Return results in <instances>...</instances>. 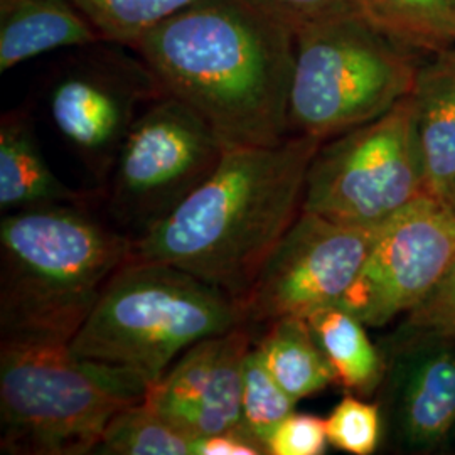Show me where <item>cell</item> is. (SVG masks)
Returning a JSON list of instances; mask_svg holds the SVG:
<instances>
[{
	"label": "cell",
	"instance_id": "obj_1",
	"mask_svg": "<svg viewBox=\"0 0 455 455\" xmlns=\"http://www.w3.org/2000/svg\"><path fill=\"white\" fill-rule=\"evenodd\" d=\"M131 48L227 150L291 135L295 31L250 0H196Z\"/></svg>",
	"mask_w": 455,
	"mask_h": 455
},
{
	"label": "cell",
	"instance_id": "obj_2",
	"mask_svg": "<svg viewBox=\"0 0 455 455\" xmlns=\"http://www.w3.org/2000/svg\"><path fill=\"white\" fill-rule=\"evenodd\" d=\"M323 142L228 148L212 176L161 223L132 238L131 259L164 261L243 302L302 212L310 161Z\"/></svg>",
	"mask_w": 455,
	"mask_h": 455
},
{
	"label": "cell",
	"instance_id": "obj_3",
	"mask_svg": "<svg viewBox=\"0 0 455 455\" xmlns=\"http://www.w3.org/2000/svg\"><path fill=\"white\" fill-rule=\"evenodd\" d=\"M131 255V236L98 220L88 204L4 214L2 339L69 344Z\"/></svg>",
	"mask_w": 455,
	"mask_h": 455
},
{
	"label": "cell",
	"instance_id": "obj_4",
	"mask_svg": "<svg viewBox=\"0 0 455 455\" xmlns=\"http://www.w3.org/2000/svg\"><path fill=\"white\" fill-rule=\"evenodd\" d=\"M246 324L242 302L164 261H125L105 285L71 351L147 388L195 344Z\"/></svg>",
	"mask_w": 455,
	"mask_h": 455
},
{
	"label": "cell",
	"instance_id": "obj_5",
	"mask_svg": "<svg viewBox=\"0 0 455 455\" xmlns=\"http://www.w3.org/2000/svg\"><path fill=\"white\" fill-rule=\"evenodd\" d=\"M132 374L78 358L69 344L0 342V449L4 454H95L107 425L144 402Z\"/></svg>",
	"mask_w": 455,
	"mask_h": 455
},
{
	"label": "cell",
	"instance_id": "obj_6",
	"mask_svg": "<svg viewBox=\"0 0 455 455\" xmlns=\"http://www.w3.org/2000/svg\"><path fill=\"white\" fill-rule=\"evenodd\" d=\"M411 51L346 2L295 29L289 133L325 142L387 114L411 95Z\"/></svg>",
	"mask_w": 455,
	"mask_h": 455
},
{
	"label": "cell",
	"instance_id": "obj_7",
	"mask_svg": "<svg viewBox=\"0 0 455 455\" xmlns=\"http://www.w3.org/2000/svg\"><path fill=\"white\" fill-rule=\"evenodd\" d=\"M425 195L430 193L408 95L387 114L321 144L310 161L302 212L378 227Z\"/></svg>",
	"mask_w": 455,
	"mask_h": 455
},
{
	"label": "cell",
	"instance_id": "obj_8",
	"mask_svg": "<svg viewBox=\"0 0 455 455\" xmlns=\"http://www.w3.org/2000/svg\"><path fill=\"white\" fill-rule=\"evenodd\" d=\"M225 147L212 127L164 93L137 116L105 184L107 206L131 238L180 208L212 176Z\"/></svg>",
	"mask_w": 455,
	"mask_h": 455
},
{
	"label": "cell",
	"instance_id": "obj_9",
	"mask_svg": "<svg viewBox=\"0 0 455 455\" xmlns=\"http://www.w3.org/2000/svg\"><path fill=\"white\" fill-rule=\"evenodd\" d=\"M71 51L49 75L46 112L68 148L105 188L133 122L165 92L129 46L98 41Z\"/></svg>",
	"mask_w": 455,
	"mask_h": 455
},
{
	"label": "cell",
	"instance_id": "obj_10",
	"mask_svg": "<svg viewBox=\"0 0 455 455\" xmlns=\"http://www.w3.org/2000/svg\"><path fill=\"white\" fill-rule=\"evenodd\" d=\"M381 225H344L302 212L263 263L242 302L246 324L307 319L339 306L355 285Z\"/></svg>",
	"mask_w": 455,
	"mask_h": 455
},
{
	"label": "cell",
	"instance_id": "obj_11",
	"mask_svg": "<svg viewBox=\"0 0 455 455\" xmlns=\"http://www.w3.org/2000/svg\"><path fill=\"white\" fill-rule=\"evenodd\" d=\"M455 259V214L425 195L385 221L341 307L366 327H383L415 309Z\"/></svg>",
	"mask_w": 455,
	"mask_h": 455
},
{
	"label": "cell",
	"instance_id": "obj_12",
	"mask_svg": "<svg viewBox=\"0 0 455 455\" xmlns=\"http://www.w3.org/2000/svg\"><path fill=\"white\" fill-rule=\"evenodd\" d=\"M251 327L238 325L195 344L147 388L144 402L196 440L244 428L242 391L244 361L255 344Z\"/></svg>",
	"mask_w": 455,
	"mask_h": 455
},
{
	"label": "cell",
	"instance_id": "obj_13",
	"mask_svg": "<svg viewBox=\"0 0 455 455\" xmlns=\"http://www.w3.org/2000/svg\"><path fill=\"white\" fill-rule=\"evenodd\" d=\"M390 363V419L400 445L430 452L455 427V338L403 327Z\"/></svg>",
	"mask_w": 455,
	"mask_h": 455
},
{
	"label": "cell",
	"instance_id": "obj_14",
	"mask_svg": "<svg viewBox=\"0 0 455 455\" xmlns=\"http://www.w3.org/2000/svg\"><path fill=\"white\" fill-rule=\"evenodd\" d=\"M100 193V191H98ZM98 193L76 191L51 171L24 108L0 118V210L22 212L58 204H90Z\"/></svg>",
	"mask_w": 455,
	"mask_h": 455
},
{
	"label": "cell",
	"instance_id": "obj_15",
	"mask_svg": "<svg viewBox=\"0 0 455 455\" xmlns=\"http://www.w3.org/2000/svg\"><path fill=\"white\" fill-rule=\"evenodd\" d=\"M103 41L71 0H0V71Z\"/></svg>",
	"mask_w": 455,
	"mask_h": 455
},
{
	"label": "cell",
	"instance_id": "obj_16",
	"mask_svg": "<svg viewBox=\"0 0 455 455\" xmlns=\"http://www.w3.org/2000/svg\"><path fill=\"white\" fill-rule=\"evenodd\" d=\"M411 98L427 188L443 199L455 184V49L419 66Z\"/></svg>",
	"mask_w": 455,
	"mask_h": 455
},
{
	"label": "cell",
	"instance_id": "obj_17",
	"mask_svg": "<svg viewBox=\"0 0 455 455\" xmlns=\"http://www.w3.org/2000/svg\"><path fill=\"white\" fill-rule=\"evenodd\" d=\"M307 323L336 373V383L361 396L374 393L385 379L387 361L368 338L366 324L341 306L314 310Z\"/></svg>",
	"mask_w": 455,
	"mask_h": 455
},
{
	"label": "cell",
	"instance_id": "obj_18",
	"mask_svg": "<svg viewBox=\"0 0 455 455\" xmlns=\"http://www.w3.org/2000/svg\"><path fill=\"white\" fill-rule=\"evenodd\" d=\"M255 347L268 373L297 402L336 383V373L304 317L267 324Z\"/></svg>",
	"mask_w": 455,
	"mask_h": 455
},
{
	"label": "cell",
	"instance_id": "obj_19",
	"mask_svg": "<svg viewBox=\"0 0 455 455\" xmlns=\"http://www.w3.org/2000/svg\"><path fill=\"white\" fill-rule=\"evenodd\" d=\"M376 31L408 51L455 49V0H346Z\"/></svg>",
	"mask_w": 455,
	"mask_h": 455
},
{
	"label": "cell",
	"instance_id": "obj_20",
	"mask_svg": "<svg viewBox=\"0 0 455 455\" xmlns=\"http://www.w3.org/2000/svg\"><path fill=\"white\" fill-rule=\"evenodd\" d=\"M95 454L196 455V439L140 402L115 415Z\"/></svg>",
	"mask_w": 455,
	"mask_h": 455
},
{
	"label": "cell",
	"instance_id": "obj_21",
	"mask_svg": "<svg viewBox=\"0 0 455 455\" xmlns=\"http://www.w3.org/2000/svg\"><path fill=\"white\" fill-rule=\"evenodd\" d=\"M103 41L131 48L152 28L196 0H71Z\"/></svg>",
	"mask_w": 455,
	"mask_h": 455
},
{
	"label": "cell",
	"instance_id": "obj_22",
	"mask_svg": "<svg viewBox=\"0 0 455 455\" xmlns=\"http://www.w3.org/2000/svg\"><path fill=\"white\" fill-rule=\"evenodd\" d=\"M295 405L297 400H293L268 373L253 344L244 361L242 391V413L246 432L268 449V440L274 430L278 423L295 411Z\"/></svg>",
	"mask_w": 455,
	"mask_h": 455
},
{
	"label": "cell",
	"instance_id": "obj_23",
	"mask_svg": "<svg viewBox=\"0 0 455 455\" xmlns=\"http://www.w3.org/2000/svg\"><path fill=\"white\" fill-rule=\"evenodd\" d=\"M325 432L329 443L342 452L373 454L381 439L379 408L347 395L325 419Z\"/></svg>",
	"mask_w": 455,
	"mask_h": 455
},
{
	"label": "cell",
	"instance_id": "obj_24",
	"mask_svg": "<svg viewBox=\"0 0 455 455\" xmlns=\"http://www.w3.org/2000/svg\"><path fill=\"white\" fill-rule=\"evenodd\" d=\"M403 327L455 338V259L434 291L408 312Z\"/></svg>",
	"mask_w": 455,
	"mask_h": 455
},
{
	"label": "cell",
	"instance_id": "obj_25",
	"mask_svg": "<svg viewBox=\"0 0 455 455\" xmlns=\"http://www.w3.org/2000/svg\"><path fill=\"white\" fill-rule=\"evenodd\" d=\"M327 442L325 420L293 411L274 430L268 440V454L321 455L325 452Z\"/></svg>",
	"mask_w": 455,
	"mask_h": 455
},
{
	"label": "cell",
	"instance_id": "obj_26",
	"mask_svg": "<svg viewBox=\"0 0 455 455\" xmlns=\"http://www.w3.org/2000/svg\"><path fill=\"white\" fill-rule=\"evenodd\" d=\"M268 14L289 24L293 31L314 17L323 16L346 4V0H250Z\"/></svg>",
	"mask_w": 455,
	"mask_h": 455
},
{
	"label": "cell",
	"instance_id": "obj_27",
	"mask_svg": "<svg viewBox=\"0 0 455 455\" xmlns=\"http://www.w3.org/2000/svg\"><path fill=\"white\" fill-rule=\"evenodd\" d=\"M268 455L260 440L250 435L244 428H235L223 434L196 440V455Z\"/></svg>",
	"mask_w": 455,
	"mask_h": 455
},
{
	"label": "cell",
	"instance_id": "obj_28",
	"mask_svg": "<svg viewBox=\"0 0 455 455\" xmlns=\"http://www.w3.org/2000/svg\"><path fill=\"white\" fill-rule=\"evenodd\" d=\"M443 199H445V203L451 206V210H452L455 214V184L447 191V195H445Z\"/></svg>",
	"mask_w": 455,
	"mask_h": 455
}]
</instances>
